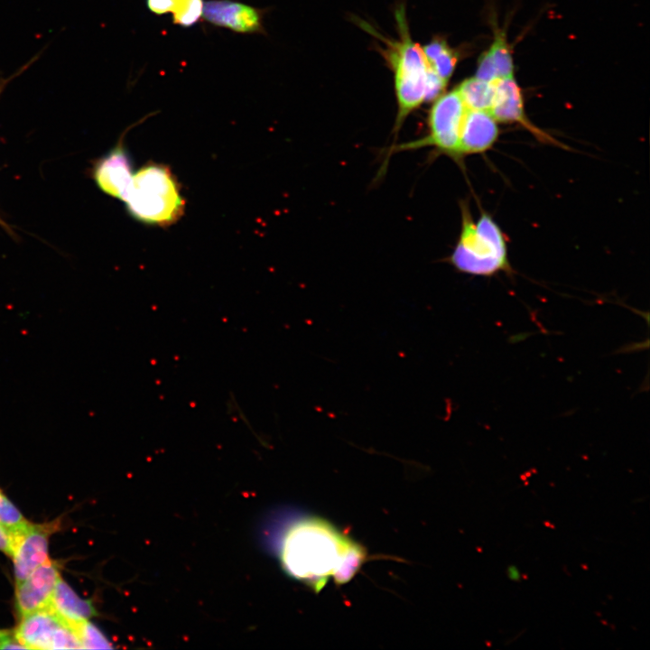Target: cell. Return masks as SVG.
I'll list each match as a JSON object with an SVG mask.
<instances>
[{"instance_id": "6da1fadb", "label": "cell", "mask_w": 650, "mask_h": 650, "mask_svg": "<svg viewBox=\"0 0 650 650\" xmlns=\"http://www.w3.org/2000/svg\"><path fill=\"white\" fill-rule=\"evenodd\" d=\"M280 557L290 576L320 591L330 577L339 585L351 580L367 552L327 521L306 518L286 531Z\"/></svg>"}, {"instance_id": "7a4b0ae2", "label": "cell", "mask_w": 650, "mask_h": 650, "mask_svg": "<svg viewBox=\"0 0 650 650\" xmlns=\"http://www.w3.org/2000/svg\"><path fill=\"white\" fill-rule=\"evenodd\" d=\"M461 230L449 261L463 274L490 277L512 273L506 235L497 223L482 210L475 222L469 206L461 203Z\"/></svg>"}, {"instance_id": "3957f363", "label": "cell", "mask_w": 650, "mask_h": 650, "mask_svg": "<svg viewBox=\"0 0 650 650\" xmlns=\"http://www.w3.org/2000/svg\"><path fill=\"white\" fill-rule=\"evenodd\" d=\"M124 202L131 217L157 227L175 224L185 210V200L173 172L156 162H149L134 173Z\"/></svg>"}, {"instance_id": "277c9868", "label": "cell", "mask_w": 650, "mask_h": 650, "mask_svg": "<svg viewBox=\"0 0 650 650\" xmlns=\"http://www.w3.org/2000/svg\"><path fill=\"white\" fill-rule=\"evenodd\" d=\"M400 39L388 41L385 57L395 72L397 115L393 132L396 135L406 117L425 102L430 65L422 49L412 41L404 11L396 13Z\"/></svg>"}, {"instance_id": "5b68a950", "label": "cell", "mask_w": 650, "mask_h": 650, "mask_svg": "<svg viewBox=\"0 0 650 650\" xmlns=\"http://www.w3.org/2000/svg\"><path fill=\"white\" fill-rule=\"evenodd\" d=\"M434 101L429 112L427 135L394 145L389 153L432 147L438 154L446 155L456 162L462 161L460 156V137L467 108L456 89L441 95Z\"/></svg>"}, {"instance_id": "8992f818", "label": "cell", "mask_w": 650, "mask_h": 650, "mask_svg": "<svg viewBox=\"0 0 650 650\" xmlns=\"http://www.w3.org/2000/svg\"><path fill=\"white\" fill-rule=\"evenodd\" d=\"M14 635L26 649H82L74 629L50 608L21 617Z\"/></svg>"}, {"instance_id": "52a82bcc", "label": "cell", "mask_w": 650, "mask_h": 650, "mask_svg": "<svg viewBox=\"0 0 650 650\" xmlns=\"http://www.w3.org/2000/svg\"><path fill=\"white\" fill-rule=\"evenodd\" d=\"M60 527V521L31 523L21 533L14 535L12 560L15 583L24 580L36 568L50 560L49 542L52 534Z\"/></svg>"}, {"instance_id": "ba28073f", "label": "cell", "mask_w": 650, "mask_h": 650, "mask_svg": "<svg viewBox=\"0 0 650 650\" xmlns=\"http://www.w3.org/2000/svg\"><path fill=\"white\" fill-rule=\"evenodd\" d=\"M494 85L495 92L489 112L497 122L518 124L541 143L562 147L555 138L528 119L521 88L513 76L497 79Z\"/></svg>"}, {"instance_id": "9c48e42d", "label": "cell", "mask_w": 650, "mask_h": 650, "mask_svg": "<svg viewBox=\"0 0 650 650\" xmlns=\"http://www.w3.org/2000/svg\"><path fill=\"white\" fill-rule=\"evenodd\" d=\"M60 576L58 562L50 559L15 583L14 601L19 617L48 608Z\"/></svg>"}, {"instance_id": "30bf717a", "label": "cell", "mask_w": 650, "mask_h": 650, "mask_svg": "<svg viewBox=\"0 0 650 650\" xmlns=\"http://www.w3.org/2000/svg\"><path fill=\"white\" fill-rule=\"evenodd\" d=\"M202 18L239 33L264 32L262 10L239 1L208 0L204 2Z\"/></svg>"}, {"instance_id": "8fae6325", "label": "cell", "mask_w": 650, "mask_h": 650, "mask_svg": "<svg viewBox=\"0 0 650 650\" xmlns=\"http://www.w3.org/2000/svg\"><path fill=\"white\" fill-rule=\"evenodd\" d=\"M93 173L97 185L103 192L124 201L134 173L122 139L97 162Z\"/></svg>"}, {"instance_id": "7c38bea8", "label": "cell", "mask_w": 650, "mask_h": 650, "mask_svg": "<svg viewBox=\"0 0 650 650\" xmlns=\"http://www.w3.org/2000/svg\"><path fill=\"white\" fill-rule=\"evenodd\" d=\"M498 135L497 121L489 111L467 109L460 137L461 160L467 155L488 151L497 141Z\"/></svg>"}, {"instance_id": "4fadbf2b", "label": "cell", "mask_w": 650, "mask_h": 650, "mask_svg": "<svg viewBox=\"0 0 650 650\" xmlns=\"http://www.w3.org/2000/svg\"><path fill=\"white\" fill-rule=\"evenodd\" d=\"M48 608L71 627L97 615L92 601L80 598L61 576L56 583Z\"/></svg>"}, {"instance_id": "5bb4252c", "label": "cell", "mask_w": 650, "mask_h": 650, "mask_svg": "<svg viewBox=\"0 0 650 650\" xmlns=\"http://www.w3.org/2000/svg\"><path fill=\"white\" fill-rule=\"evenodd\" d=\"M494 81L473 77L462 81L456 90L467 109L489 111L495 92Z\"/></svg>"}, {"instance_id": "9a60e30c", "label": "cell", "mask_w": 650, "mask_h": 650, "mask_svg": "<svg viewBox=\"0 0 650 650\" xmlns=\"http://www.w3.org/2000/svg\"><path fill=\"white\" fill-rule=\"evenodd\" d=\"M422 51L430 67L448 82L458 60L455 51L441 40L430 42Z\"/></svg>"}, {"instance_id": "2e32d148", "label": "cell", "mask_w": 650, "mask_h": 650, "mask_svg": "<svg viewBox=\"0 0 650 650\" xmlns=\"http://www.w3.org/2000/svg\"><path fill=\"white\" fill-rule=\"evenodd\" d=\"M482 56L493 67L497 79L513 76L514 62L512 53L505 33L499 29H495L493 42L490 48L482 53Z\"/></svg>"}, {"instance_id": "e0dca14e", "label": "cell", "mask_w": 650, "mask_h": 650, "mask_svg": "<svg viewBox=\"0 0 650 650\" xmlns=\"http://www.w3.org/2000/svg\"><path fill=\"white\" fill-rule=\"evenodd\" d=\"M0 524L6 528L13 536L23 531L28 521L16 506L8 498L0 488Z\"/></svg>"}, {"instance_id": "ac0fdd59", "label": "cell", "mask_w": 650, "mask_h": 650, "mask_svg": "<svg viewBox=\"0 0 650 650\" xmlns=\"http://www.w3.org/2000/svg\"><path fill=\"white\" fill-rule=\"evenodd\" d=\"M203 0H175L172 11L174 24L184 28L196 24L203 14Z\"/></svg>"}, {"instance_id": "d6986e66", "label": "cell", "mask_w": 650, "mask_h": 650, "mask_svg": "<svg viewBox=\"0 0 650 650\" xmlns=\"http://www.w3.org/2000/svg\"><path fill=\"white\" fill-rule=\"evenodd\" d=\"M72 628L79 639L82 649L112 648L111 643L105 635L89 620L80 622Z\"/></svg>"}, {"instance_id": "ffe728a7", "label": "cell", "mask_w": 650, "mask_h": 650, "mask_svg": "<svg viewBox=\"0 0 650 650\" xmlns=\"http://www.w3.org/2000/svg\"><path fill=\"white\" fill-rule=\"evenodd\" d=\"M175 0H145L150 12L157 15L172 13Z\"/></svg>"}, {"instance_id": "44dd1931", "label": "cell", "mask_w": 650, "mask_h": 650, "mask_svg": "<svg viewBox=\"0 0 650 650\" xmlns=\"http://www.w3.org/2000/svg\"><path fill=\"white\" fill-rule=\"evenodd\" d=\"M14 549L13 534L0 524V551L11 557Z\"/></svg>"}, {"instance_id": "7402d4cb", "label": "cell", "mask_w": 650, "mask_h": 650, "mask_svg": "<svg viewBox=\"0 0 650 650\" xmlns=\"http://www.w3.org/2000/svg\"><path fill=\"white\" fill-rule=\"evenodd\" d=\"M506 575L510 580L519 582L522 580V574L518 568L515 565H509L506 569Z\"/></svg>"}, {"instance_id": "603a6c76", "label": "cell", "mask_w": 650, "mask_h": 650, "mask_svg": "<svg viewBox=\"0 0 650 650\" xmlns=\"http://www.w3.org/2000/svg\"><path fill=\"white\" fill-rule=\"evenodd\" d=\"M5 87V84L4 82H1V81H0V95H1L2 91L4 90ZM2 223H3V222H2V220H1V218H0V224H2Z\"/></svg>"}, {"instance_id": "cb8c5ba5", "label": "cell", "mask_w": 650, "mask_h": 650, "mask_svg": "<svg viewBox=\"0 0 650 650\" xmlns=\"http://www.w3.org/2000/svg\"><path fill=\"white\" fill-rule=\"evenodd\" d=\"M8 630L5 629H0V636L5 635Z\"/></svg>"}]
</instances>
